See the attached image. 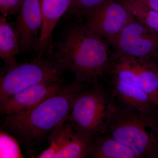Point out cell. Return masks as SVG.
<instances>
[{
  "label": "cell",
  "mask_w": 158,
  "mask_h": 158,
  "mask_svg": "<svg viewBox=\"0 0 158 158\" xmlns=\"http://www.w3.org/2000/svg\"><path fill=\"white\" fill-rule=\"evenodd\" d=\"M86 84L75 80L34 107L6 115L2 121V130L27 147H34L67 120L74 102Z\"/></svg>",
  "instance_id": "obj_1"
},
{
  "label": "cell",
  "mask_w": 158,
  "mask_h": 158,
  "mask_svg": "<svg viewBox=\"0 0 158 158\" xmlns=\"http://www.w3.org/2000/svg\"><path fill=\"white\" fill-rule=\"evenodd\" d=\"M108 45L77 21L65 28L51 54L52 59L74 75L76 80L92 84L110 73L113 54Z\"/></svg>",
  "instance_id": "obj_2"
},
{
  "label": "cell",
  "mask_w": 158,
  "mask_h": 158,
  "mask_svg": "<svg viewBox=\"0 0 158 158\" xmlns=\"http://www.w3.org/2000/svg\"><path fill=\"white\" fill-rule=\"evenodd\" d=\"M106 133L133 151L138 158H158V119L123 104L117 109Z\"/></svg>",
  "instance_id": "obj_3"
},
{
  "label": "cell",
  "mask_w": 158,
  "mask_h": 158,
  "mask_svg": "<svg viewBox=\"0 0 158 158\" xmlns=\"http://www.w3.org/2000/svg\"><path fill=\"white\" fill-rule=\"evenodd\" d=\"M114 98L98 82L92 84L77 95L65 122L91 138L105 134L117 109Z\"/></svg>",
  "instance_id": "obj_4"
},
{
  "label": "cell",
  "mask_w": 158,
  "mask_h": 158,
  "mask_svg": "<svg viewBox=\"0 0 158 158\" xmlns=\"http://www.w3.org/2000/svg\"><path fill=\"white\" fill-rule=\"evenodd\" d=\"M65 70L53 59L38 56L6 68L0 78V102L31 86L61 80Z\"/></svg>",
  "instance_id": "obj_5"
},
{
  "label": "cell",
  "mask_w": 158,
  "mask_h": 158,
  "mask_svg": "<svg viewBox=\"0 0 158 158\" xmlns=\"http://www.w3.org/2000/svg\"><path fill=\"white\" fill-rule=\"evenodd\" d=\"M110 74L113 78L144 90L158 107V66L154 59L114 53Z\"/></svg>",
  "instance_id": "obj_6"
},
{
  "label": "cell",
  "mask_w": 158,
  "mask_h": 158,
  "mask_svg": "<svg viewBox=\"0 0 158 158\" xmlns=\"http://www.w3.org/2000/svg\"><path fill=\"white\" fill-rule=\"evenodd\" d=\"M135 19L121 0H110L89 12L81 22L86 30L110 44Z\"/></svg>",
  "instance_id": "obj_7"
},
{
  "label": "cell",
  "mask_w": 158,
  "mask_h": 158,
  "mask_svg": "<svg viewBox=\"0 0 158 158\" xmlns=\"http://www.w3.org/2000/svg\"><path fill=\"white\" fill-rule=\"evenodd\" d=\"M120 56L154 59L158 55V32L135 19L110 43Z\"/></svg>",
  "instance_id": "obj_8"
},
{
  "label": "cell",
  "mask_w": 158,
  "mask_h": 158,
  "mask_svg": "<svg viewBox=\"0 0 158 158\" xmlns=\"http://www.w3.org/2000/svg\"><path fill=\"white\" fill-rule=\"evenodd\" d=\"M47 138V149L54 158L89 157L94 139L77 131L65 121L54 129Z\"/></svg>",
  "instance_id": "obj_9"
},
{
  "label": "cell",
  "mask_w": 158,
  "mask_h": 158,
  "mask_svg": "<svg viewBox=\"0 0 158 158\" xmlns=\"http://www.w3.org/2000/svg\"><path fill=\"white\" fill-rule=\"evenodd\" d=\"M14 29L22 52L35 50L43 25L39 0H22Z\"/></svg>",
  "instance_id": "obj_10"
},
{
  "label": "cell",
  "mask_w": 158,
  "mask_h": 158,
  "mask_svg": "<svg viewBox=\"0 0 158 158\" xmlns=\"http://www.w3.org/2000/svg\"><path fill=\"white\" fill-rule=\"evenodd\" d=\"M62 79L34 85L0 102L1 115H8L28 110L65 87Z\"/></svg>",
  "instance_id": "obj_11"
},
{
  "label": "cell",
  "mask_w": 158,
  "mask_h": 158,
  "mask_svg": "<svg viewBox=\"0 0 158 158\" xmlns=\"http://www.w3.org/2000/svg\"><path fill=\"white\" fill-rule=\"evenodd\" d=\"M42 12L43 25L35 51L42 57L53 50V32L57 23L66 14L72 0H39Z\"/></svg>",
  "instance_id": "obj_12"
},
{
  "label": "cell",
  "mask_w": 158,
  "mask_h": 158,
  "mask_svg": "<svg viewBox=\"0 0 158 158\" xmlns=\"http://www.w3.org/2000/svg\"><path fill=\"white\" fill-rule=\"evenodd\" d=\"M112 88V94L121 104L135 108L145 116L158 119L157 106L144 90L113 77Z\"/></svg>",
  "instance_id": "obj_13"
},
{
  "label": "cell",
  "mask_w": 158,
  "mask_h": 158,
  "mask_svg": "<svg viewBox=\"0 0 158 158\" xmlns=\"http://www.w3.org/2000/svg\"><path fill=\"white\" fill-rule=\"evenodd\" d=\"M89 157L138 158L133 151L106 133L94 138Z\"/></svg>",
  "instance_id": "obj_14"
},
{
  "label": "cell",
  "mask_w": 158,
  "mask_h": 158,
  "mask_svg": "<svg viewBox=\"0 0 158 158\" xmlns=\"http://www.w3.org/2000/svg\"><path fill=\"white\" fill-rule=\"evenodd\" d=\"M20 51L19 41L14 28L2 15L0 17V56L6 68L18 64L16 57Z\"/></svg>",
  "instance_id": "obj_15"
},
{
  "label": "cell",
  "mask_w": 158,
  "mask_h": 158,
  "mask_svg": "<svg viewBox=\"0 0 158 158\" xmlns=\"http://www.w3.org/2000/svg\"><path fill=\"white\" fill-rule=\"evenodd\" d=\"M110 0H72L65 15L82 22L86 15Z\"/></svg>",
  "instance_id": "obj_16"
},
{
  "label": "cell",
  "mask_w": 158,
  "mask_h": 158,
  "mask_svg": "<svg viewBox=\"0 0 158 158\" xmlns=\"http://www.w3.org/2000/svg\"><path fill=\"white\" fill-rule=\"evenodd\" d=\"M5 131L1 132V157L19 158L22 156L18 140Z\"/></svg>",
  "instance_id": "obj_17"
},
{
  "label": "cell",
  "mask_w": 158,
  "mask_h": 158,
  "mask_svg": "<svg viewBox=\"0 0 158 158\" xmlns=\"http://www.w3.org/2000/svg\"><path fill=\"white\" fill-rule=\"evenodd\" d=\"M22 0H0V11L6 18L17 14Z\"/></svg>",
  "instance_id": "obj_18"
},
{
  "label": "cell",
  "mask_w": 158,
  "mask_h": 158,
  "mask_svg": "<svg viewBox=\"0 0 158 158\" xmlns=\"http://www.w3.org/2000/svg\"><path fill=\"white\" fill-rule=\"evenodd\" d=\"M158 13V0H135Z\"/></svg>",
  "instance_id": "obj_19"
},
{
  "label": "cell",
  "mask_w": 158,
  "mask_h": 158,
  "mask_svg": "<svg viewBox=\"0 0 158 158\" xmlns=\"http://www.w3.org/2000/svg\"><path fill=\"white\" fill-rule=\"evenodd\" d=\"M154 29L158 32V17L157 18L154 24Z\"/></svg>",
  "instance_id": "obj_20"
},
{
  "label": "cell",
  "mask_w": 158,
  "mask_h": 158,
  "mask_svg": "<svg viewBox=\"0 0 158 158\" xmlns=\"http://www.w3.org/2000/svg\"><path fill=\"white\" fill-rule=\"evenodd\" d=\"M153 59H154L155 61L156 62L158 66V55L157 56H156Z\"/></svg>",
  "instance_id": "obj_21"
}]
</instances>
